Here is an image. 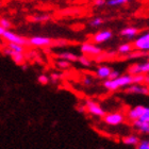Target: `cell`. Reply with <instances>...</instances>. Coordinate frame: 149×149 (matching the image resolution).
Instances as JSON below:
<instances>
[{
  "instance_id": "obj_29",
  "label": "cell",
  "mask_w": 149,
  "mask_h": 149,
  "mask_svg": "<svg viewBox=\"0 0 149 149\" xmlns=\"http://www.w3.org/2000/svg\"><path fill=\"white\" fill-rule=\"evenodd\" d=\"M37 81H38V83L43 84V85H46V84H48V82H49V78L47 77L46 74H40V76H38V78H37Z\"/></svg>"
},
{
  "instance_id": "obj_27",
  "label": "cell",
  "mask_w": 149,
  "mask_h": 149,
  "mask_svg": "<svg viewBox=\"0 0 149 149\" xmlns=\"http://www.w3.org/2000/svg\"><path fill=\"white\" fill-rule=\"evenodd\" d=\"M136 149H149V140L140 141V143L136 145Z\"/></svg>"
},
{
  "instance_id": "obj_8",
  "label": "cell",
  "mask_w": 149,
  "mask_h": 149,
  "mask_svg": "<svg viewBox=\"0 0 149 149\" xmlns=\"http://www.w3.org/2000/svg\"><path fill=\"white\" fill-rule=\"evenodd\" d=\"M126 93L128 94H139V95H149V87L141 84H130L126 88Z\"/></svg>"
},
{
  "instance_id": "obj_25",
  "label": "cell",
  "mask_w": 149,
  "mask_h": 149,
  "mask_svg": "<svg viewBox=\"0 0 149 149\" xmlns=\"http://www.w3.org/2000/svg\"><path fill=\"white\" fill-rule=\"evenodd\" d=\"M103 24V19L101 17H95L90 22V25L92 27H99Z\"/></svg>"
},
{
  "instance_id": "obj_15",
  "label": "cell",
  "mask_w": 149,
  "mask_h": 149,
  "mask_svg": "<svg viewBox=\"0 0 149 149\" xmlns=\"http://www.w3.org/2000/svg\"><path fill=\"white\" fill-rule=\"evenodd\" d=\"M137 33H139V29L135 27H128L120 31L121 36L128 37V38H134L137 35Z\"/></svg>"
},
{
  "instance_id": "obj_18",
  "label": "cell",
  "mask_w": 149,
  "mask_h": 149,
  "mask_svg": "<svg viewBox=\"0 0 149 149\" xmlns=\"http://www.w3.org/2000/svg\"><path fill=\"white\" fill-rule=\"evenodd\" d=\"M133 50H134L133 45L130 43L121 44L120 46L118 47V52L121 53V54H129V53L132 52Z\"/></svg>"
},
{
  "instance_id": "obj_22",
  "label": "cell",
  "mask_w": 149,
  "mask_h": 149,
  "mask_svg": "<svg viewBox=\"0 0 149 149\" xmlns=\"http://www.w3.org/2000/svg\"><path fill=\"white\" fill-rule=\"evenodd\" d=\"M70 63L72 62H69V61H66V60H62V59H60L56 61V66L58 67H60V68H62V69H68L69 67H70Z\"/></svg>"
},
{
  "instance_id": "obj_14",
  "label": "cell",
  "mask_w": 149,
  "mask_h": 149,
  "mask_svg": "<svg viewBox=\"0 0 149 149\" xmlns=\"http://www.w3.org/2000/svg\"><path fill=\"white\" fill-rule=\"evenodd\" d=\"M112 69L110 68L109 66H99L96 70V76L100 79H109V76L111 74Z\"/></svg>"
},
{
  "instance_id": "obj_20",
  "label": "cell",
  "mask_w": 149,
  "mask_h": 149,
  "mask_svg": "<svg viewBox=\"0 0 149 149\" xmlns=\"http://www.w3.org/2000/svg\"><path fill=\"white\" fill-rule=\"evenodd\" d=\"M50 19V16L47 15V14H43V15H36L32 17V22H48Z\"/></svg>"
},
{
  "instance_id": "obj_31",
  "label": "cell",
  "mask_w": 149,
  "mask_h": 149,
  "mask_svg": "<svg viewBox=\"0 0 149 149\" xmlns=\"http://www.w3.org/2000/svg\"><path fill=\"white\" fill-rule=\"evenodd\" d=\"M119 74H120V72H117V70H112L109 76V79H115V78L119 77Z\"/></svg>"
},
{
  "instance_id": "obj_6",
  "label": "cell",
  "mask_w": 149,
  "mask_h": 149,
  "mask_svg": "<svg viewBox=\"0 0 149 149\" xmlns=\"http://www.w3.org/2000/svg\"><path fill=\"white\" fill-rule=\"evenodd\" d=\"M29 40V45L34 47H47L52 44V40L46 36H33Z\"/></svg>"
},
{
  "instance_id": "obj_12",
  "label": "cell",
  "mask_w": 149,
  "mask_h": 149,
  "mask_svg": "<svg viewBox=\"0 0 149 149\" xmlns=\"http://www.w3.org/2000/svg\"><path fill=\"white\" fill-rule=\"evenodd\" d=\"M144 110H145V107H143V106L135 107V108L131 109L130 111L128 112V118H129L130 120H132V121L136 120V119H139V118L142 116Z\"/></svg>"
},
{
  "instance_id": "obj_13",
  "label": "cell",
  "mask_w": 149,
  "mask_h": 149,
  "mask_svg": "<svg viewBox=\"0 0 149 149\" xmlns=\"http://www.w3.org/2000/svg\"><path fill=\"white\" fill-rule=\"evenodd\" d=\"M133 127L142 133L149 134V123L141 120V119H136V120H133Z\"/></svg>"
},
{
  "instance_id": "obj_2",
  "label": "cell",
  "mask_w": 149,
  "mask_h": 149,
  "mask_svg": "<svg viewBox=\"0 0 149 149\" xmlns=\"http://www.w3.org/2000/svg\"><path fill=\"white\" fill-rule=\"evenodd\" d=\"M1 37H3V40H6L8 43H14L18 44L22 46H27L29 45V40L25 37L20 36V35L16 34L14 32L10 31V30H6V32L3 33V35Z\"/></svg>"
},
{
  "instance_id": "obj_21",
  "label": "cell",
  "mask_w": 149,
  "mask_h": 149,
  "mask_svg": "<svg viewBox=\"0 0 149 149\" xmlns=\"http://www.w3.org/2000/svg\"><path fill=\"white\" fill-rule=\"evenodd\" d=\"M78 62L80 63L82 66H84V67H90V66L92 65V61L85 56H79V58H78Z\"/></svg>"
},
{
  "instance_id": "obj_7",
  "label": "cell",
  "mask_w": 149,
  "mask_h": 149,
  "mask_svg": "<svg viewBox=\"0 0 149 149\" xmlns=\"http://www.w3.org/2000/svg\"><path fill=\"white\" fill-rule=\"evenodd\" d=\"M128 72H129V74H131V76L137 74H149V62L131 65L129 67V69H128Z\"/></svg>"
},
{
  "instance_id": "obj_30",
  "label": "cell",
  "mask_w": 149,
  "mask_h": 149,
  "mask_svg": "<svg viewBox=\"0 0 149 149\" xmlns=\"http://www.w3.org/2000/svg\"><path fill=\"white\" fill-rule=\"evenodd\" d=\"M92 82H93V80H92V78L88 77V76H85V77H83V79H82V84L85 85V86L92 85Z\"/></svg>"
},
{
  "instance_id": "obj_4",
  "label": "cell",
  "mask_w": 149,
  "mask_h": 149,
  "mask_svg": "<svg viewBox=\"0 0 149 149\" xmlns=\"http://www.w3.org/2000/svg\"><path fill=\"white\" fill-rule=\"evenodd\" d=\"M85 109L87 110L88 113H91L92 115H95V116L103 117L106 115V111L93 100H86L85 101Z\"/></svg>"
},
{
  "instance_id": "obj_19",
  "label": "cell",
  "mask_w": 149,
  "mask_h": 149,
  "mask_svg": "<svg viewBox=\"0 0 149 149\" xmlns=\"http://www.w3.org/2000/svg\"><path fill=\"white\" fill-rule=\"evenodd\" d=\"M8 48H10L13 51H16V52H24L25 51V46H22V45H18V44H14V43H8Z\"/></svg>"
},
{
  "instance_id": "obj_33",
  "label": "cell",
  "mask_w": 149,
  "mask_h": 149,
  "mask_svg": "<svg viewBox=\"0 0 149 149\" xmlns=\"http://www.w3.org/2000/svg\"><path fill=\"white\" fill-rule=\"evenodd\" d=\"M50 79H51L52 81H58L61 79V76H60V74L53 72V74H51V76H50Z\"/></svg>"
},
{
  "instance_id": "obj_11",
  "label": "cell",
  "mask_w": 149,
  "mask_h": 149,
  "mask_svg": "<svg viewBox=\"0 0 149 149\" xmlns=\"http://www.w3.org/2000/svg\"><path fill=\"white\" fill-rule=\"evenodd\" d=\"M112 36H113L112 31H110V30H103V31H100L94 35L93 42L96 44L104 43L107 40H109L110 38H112Z\"/></svg>"
},
{
  "instance_id": "obj_9",
  "label": "cell",
  "mask_w": 149,
  "mask_h": 149,
  "mask_svg": "<svg viewBox=\"0 0 149 149\" xmlns=\"http://www.w3.org/2000/svg\"><path fill=\"white\" fill-rule=\"evenodd\" d=\"M80 50L85 54H90V56H99L101 53V49L99 47L94 45L92 43H84L81 45Z\"/></svg>"
},
{
  "instance_id": "obj_24",
  "label": "cell",
  "mask_w": 149,
  "mask_h": 149,
  "mask_svg": "<svg viewBox=\"0 0 149 149\" xmlns=\"http://www.w3.org/2000/svg\"><path fill=\"white\" fill-rule=\"evenodd\" d=\"M131 0H108L107 1V4L110 6H121V4H125V3H128Z\"/></svg>"
},
{
  "instance_id": "obj_26",
  "label": "cell",
  "mask_w": 149,
  "mask_h": 149,
  "mask_svg": "<svg viewBox=\"0 0 149 149\" xmlns=\"http://www.w3.org/2000/svg\"><path fill=\"white\" fill-rule=\"evenodd\" d=\"M0 26H1L2 28L6 29V30H10V28L12 27V24H11V22H10L9 19L0 18Z\"/></svg>"
},
{
  "instance_id": "obj_23",
  "label": "cell",
  "mask_w": 149,
  "mask_h": 149,
  "mask_svg": "<svg viewBox=\"0 0 149 149\" xmlns=\"http://www.w3.org/2000/svg\"><path fill=\"white\" fill-rule=\"evenodd\" d=\"M144 80H145V74H133V76H132V82H133L134 84L144 83Z\"/></svg>"
},
{
  "instance_id": "obj_32",
  "label": "cell",
  "mask_w": 149,
  "mask_h": 149,
  "mask_svg": "<svg viewBox=\"0 0 149 149\" xmlns=\"http://www.w3.org/2000/svg\"><path fill=\"white\" fill-rule=\"evenodd\" d=\"M107 3V0H94V4L96 6H102Z\"/></svg>"
},
{
  "instance_id": "obj_34",
  "label": "cell",
  "mask_w": 149,
  "mask_h": 149,
  "mask_svg": "<svg viewBox=\"0 0 149 149\" xmlns=\"http://www.w3.org/2000/svg\"><path fill=\"white\" fill-rule=\"evenodd\" d=\"M144 83L149 84V74H145V80H144Z\"/></svg>"
},
{
  "instance_id": "obj_17",
  "label": "cell",
  "mask_w": 149,
  "mask_h": 149,
  "mask_svg": "<svg viewBox=\"0 0 149 149\" xmlns=\"http://www.w3.org/2000/svg\"><path fill=\"white\" fill-rule=\"evenodd\" d=\"M58 58L59 59H62V60H66V61H69V62H77L78 61V58L79 56L74 54L72 52H61V53H58Z\"/></svg>"
},
{
  "instance_id": "obj_3",
  "label": "cell",
  "mask_w": 149,
  "mask_h": 149,
  "mask_svg": "<svg viewBox=\"0 0 149 149\" xmlns=\"http://www.w3.org/2000/svg\"><path fill=\"white\" fill-rule=\"evenodd\" d=\"M103 119H104V123L110 125V126H117V125L124 123L125 116L124 114H121L119 112H112V113L104 115Z\"/></svg>"
},
{
  "instance_id": "obj_28",
  "label": "cell",
  "mask_w": 149,
  "mask_h": 149,
  "mask_svg": "<svg viewBox=\"0 0 149 149\" xmlns=\"http://www.w3.org/2000/svg\"><path fill=\"white\" fill-rule=\"evenodd\" d=\"M139 119H141V120H143V121H146V123H149V108L145 107V110H144L143 114H142V116H141Z\"/></svg>"
},
{
  "instance_id": "obj_5",
  "label": "cell",
  "mask_w": 149,
  "mask_h": 149,
  "mask_svg": "<svg viewBox=\"0 0 149 149\" xmlns=\"http://www.w3.org/2000/svg\"><path fill=\"white\" fill-rule=\"evenodd\" d=\"M133 47L136 50H140L143 52L149 51V32L137 37L136 40H134Z\"/></svg>"
},
{
  "instance_id": "obj_16",
  "label": "cell",
  "mask_w": 149,
  "mask_h": 149,
  "mask_svg": "<svg viewBox=\"0 0 149 149\" xmlns=\"http://www.w3.org/2000/svg\"><path fill=\"white\" fill-rule=\"evenodd\" d=\"M123 143L129 145V146H136L137 144L140 143V137L134 134H130V135L123 137Z\"/></svg>"
},
{
  "instance_id": "obj_1",
  "label": "cell",
  "mask_w": 149,
  "mask_h": 149,
  "mask_svg": "<svg viewBox=\"0 0 149 149\" xmlns=\"http://www.w3.org/2000/svg\"><path fill=\"white\" fill-rule=\"evenodd\" d=\"M132 76L126 74V76H119L115 79H107L103 82V86L109 91H116L121 87H127L132 84Z\"/></svg>"
},
{
  "instance_id": "obj_36",
  "label": "cell",
  "mask_w": 149,
  "mask_h": 149,
  "mask_svg": "<svg viewBox=\"0 0 149 149\" xmlns=\"http://www.w3.org/2000/svg\"><path fill=\"white\" fill-rule=\"evenodd\" d=\"M0 6H1V2H0Z\"/></svg>"
},
{
  "instance_id": "obj_10",
  "label": "cell",
  "mask_w": 149,
  "mask_h": 149,
  "mask_svg": "<svg viewBox=\"0 0 149 149\" xmlns=\"http://www.w3.org/2000/svg\"><path fill=\"white\" fill-rule=\"evenodd\" d=\"M3 53L9 56L12 58V60L16 64H22L24 61H25V56H24V52H16V51H13L10 48H4L3 49Z\"/></svg>"
},
{
  "instance_id": "obj_35",
  "label": "cell",
  "mask_w": 149,
  "mask_h": 149,
  "mask_svg": "<svg viewBox=\"0 0 149 149\" xmlns=\"http://www.w3.org/2000/svg\"><path fill=\"white\" fill-rule=\"evenodd\" d=\"M4 32H6V29H4V28H2V27H1V26H0V36H2V35H3V33H4Z\"/></svg>"
}]
</instances>
